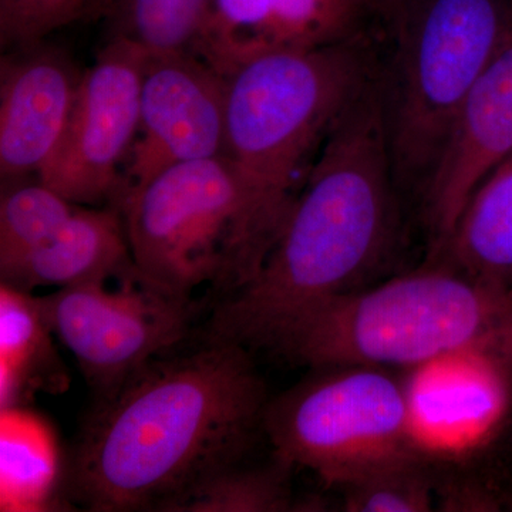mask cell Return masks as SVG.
<instances>
[{
  "instance_id": "1",
  "label": "cell",
  "mask_w": 512,
  "mask_h": 512,
  "mask_svg": "<svg viewBox=\"0 0 512 512\" xmlns=\"http://www.w3.org/2000/svg\"><path fill=\"white\" fill-rule=\"evenodd\" d=\"M268 403L238 343L207 338L194 352L158 356L99 399L74 444L69 494L93 512L161 511L244 460Z\"/></svg>"
},
{
  "instance_id": "2",
  "label": "cell",
  "mask_w": 512,
  "mask_h": 512,
  "mask_svg": "<svg viewBox=\"0 0 512 512\" xmlns=\"http://www.w3.org/2000/svg\"><path fill=\"white\" fill-rule=\"evenodd\" d=\"M399 190L377 70L320 147L261 268L215 308L208 338L266 348L296 316L360 289L396 244Z\"/></svg>"
},
{
  "instance_id": "3",
  "label": "cell",
  "mask_w": 512,
  "mask_h": 512,
  "mask_svg": "<svg viewBox=\"0 0 512 512\" xmlns=\"http://www.w3.org/2000/svg\"><path fill=\"white\" fill-rule=\"evenodd\" d=\"M266 349L312 369L420 367L461 355L512 362V292L433 259L313 306Z\"/></svg>"
},
{
  "instance_id": "4",
  "label": "cell",
  "mask_w": 512,
  "mask_h": 512,
  "mask_svg": "<svg viewBox=\"0 0 512 512\" xmlns=\"http://www.w3.org/2000/svg\"><path fill=\"white\" fill-rule=\"evenodd\" d=\"M119 211L141 281L183 296L247 284L288 218L228 156L168 168L128 190Z\"/></svg>"
},
{
  "instance_id": "5",
  "label": "cell",
  "mask_w": 512,
  "mask_h": 512,
  "mask_svg": "<svg viewBox=\"0 0 512 512\" xmlns=\"http://www.w3.org/2000/svg\"><path fill=\"white\" fill-rule=\"evenodd\" d=\"M387 26V143L399 187L423 194L458 111L512 32V0H406Z\"/></svg>"
},
{
  "instance_id": "6",
  "label": "cell",
  "mask_w": 512,
  "mask_h": 512,
  "mask_svg": "<svg viewBox=\"0 0 512 512\" xmlns=\"http://www.w3.org/2000/svg\"><path fill=\"white\" fill-rule=\"evenodd\" d=\"M379 66L365 35L239 67L227 76V156L289 214L313 153Z\"/></svg>"
},
{
  "instance_id": "7",
  "label": "cell",
  "mask_w": 512,
  "mask_h": 512,
  "mask_svg": "<svg viewBox=\"0 0 512 512\" xmlns=\"http://www.w3.org/2000/svg\"><path fill=\"white\" fill-rule=\"evenodd\" d=\"M412 393L386 369H319L268 403L264 431L275 457L340 488L419 461Z\"/></svg>"
},
{
  "instance_id": "8",
  "label": "cell",
  "mask_w": 512,
  "mask_h": 512,
  "mask_svg": "<svg viewBox=\"0 0 512 512\" xmlns=\"http://www.w3.org/2000/svg\"><path fill=\"white\" fill-rule=\"evenodd\" d=\"M42 298L55 336L66 346L99 399L109 397L190 333L197 305L140 279L117 289L93 282Z\"/></svg>"
},
{
  "instance_id": "9",
  "label": "cell",
  "mask_w": 512,
  "mask_h": 512,
  "mask_svg": "<svg viewBox=\"0 0 512 512\" xmlns=\"http://www.w3.org/2000/svg\"><path fill=\"white\" fill-rule=\"evenodd\" d=\"M148 52L126 39H109L84 70L72 111L52 156L37 177L83 207L119 210L126 164L140 120Z\"/></svg>"
},
{
  "instance_id": "10",
  "label": "cell",
  "mask_w": 512,
  "mask_h": 512,
  "mask_svg": "<svg viewBox=\"0 0 512 512\" xmlns=\"http://www.w3.org/2000/svg\"><path fill=\"white\" fill-rule=\"evenodd\" d=\"M227 106V76L201 57L148 53L138 130L123 170L126 192L174 165L227 156Z\"/></svg>"
},
{
  "instance_id": "11",
  "label": "cell",
  "mask_w": 512,
  "mask_h": 512,
  "mask_svg": "<svg viewBox=\"0 0 512 512\" xmlns=\"http://www.w3.org/2000/svg\"><path fill=\"white\" fill-rule=\"evenodd\" d=\"M370 19L367 0H212L191 52L229 76L264 56L365 36Z\"/></svg>"
},
{
  "instance_id": "12",
  "label": "cell",
  "mask_w": 512,
  "mask_h": 512,
  "mask_svg": "<svg viewBox=\"0 0 512 512\" xmlns=\"http://www.w3.org/2000/svg\"><path fill=\"white\" fill-rule=\"evenodd\" d=\"M512 154V32L458 111L423 204L433 252L447 241L474 191Z\"/></svg>"
},
{
  "instance_id": "13",
  "label": "cell",
  "mask_w": 512,
  "mask_h": 512,
  "mask_svg": "<svg viewBox=\"0 0 512 512\" xmlns=\"http://www.w3.org/2000/svg\"><path fill=\"white\" fill-rule=\"evenodd\" d=\"M72 56L47 40L0 59V178L25 180L52 156L82 80Z\"/></svg>"
},
{
  "instance_id": "14",
  "label": "cell",
  "mask_w": 512,
  "mask_h": 512,
  "mask_svg": "<svg viewBox=\"0 0 512 512\" xmlns=\"http://www.w3.org/2000/svg\"><path fill=\"white\" fill-rule=\"evenodd\" d=\"M140 279L121 212L79 205L49 241L16 261L0 265L2 284L32 292L70 288L109 279Z\"/></svg>"
},
{
  "instance_id": "15",
  "label": "cell",
  "mask_w": 512,
  "mask_h": 512,
  "mask_svg": "<svg viewBox=\"0 0 512 512\" xmlns=\"http://www.w3.org/2000/svg\"><path fill=\"white\" fill-rule=\"evenodd\" d=\"M433 259L512 292V154L474 191Z\"/></svg>"
},
{
  "instance_id": "16",
  "label": "cell",
  "mask_w": 512,
  "mask_h": 512,
  "mask_svg": "<svg viewBox=\"0 0 512 512\" xmlns=\"http://www.w3.org/2000/svg\"><path fill=\"white\" fill-rule=\"evenodd\" d=\"M42 298L0 282V407L20 406L46 384L66 383Z\"/></svg>"
},
{
  "instance_id": "17",
  "label": "cell",
  "mask_w": 512,
  "mask_h": 512,
  "mask_svg": "<svg viewBox=\"0 0 512 512\" xmlns=\"http://www.w3.org/2000/svg\"><path fill=\"white\" fill-rule=\"evenodd\" d=\"M291 466L275 457L264 467L242 461L210 474L164 505L165 512H284L295 510Z\"/></svg>"
},
{
  "instance_id": "18",
  "label": "cell",
  "mask_w": 512,
  "mask_h": 512,
  "mask_svg": "<svg viewBox=\"0 0 512 512\" xmlns=\"http://www.w3.org/2000/svg\"><path fill=\"white\" fill-rule=\"evenodd\" d=\"M40 427L19 407L2 410V505L6 510H42L52 494L55 448Z\"/></svg>"
},
{
  "instance_id": "19",
  "label": "cell",
  "mask_w": 512,
  "mask_h": 512,
  "mask_svg": "<svg viewBox=\"0 0 512 512\" xmlns=\"http://www.w3.org/2000/svg\"><path fill=\"white\" fill-rule=\"evenodd\" d=\"M212 0H113L109 39H126L148 53L191 52Z\"/></svg>"
},
{
  "instance_id": "20",
  "label": "cell",
  "mask_w": 512,
  "mask_h": 512,
  "mask_svg": "<svg viewBox=\"0 0 512 512\" xmlns=\"http://www.w3.org/2000/svg\"><path fill=\"white\" fill-rule=\"evenodd\" d=\"M77 207L39 177L2 183L0 265L16 261L49 241Z\"/></svg>"
},
{
  "instance_id": "21",
  "label": "cell",
  "mask_w": 512,
  "mask_h": 512,
  "mask_svg": "<svg viewBox=\"0 0 512 512\" xmlns=\"http://www.w3.org/2000/svg\"><path fill=\"white\" fill-rule=\"evenodd\" d=\"M350 512H424L433 510V484L419 461L399 464L343 488Z\"/></svg>"
},
{
  "instance_id": "22",
  "label": "cell",
  "mask_w": 512,
  "mask_h": 512,
  "mask_svg": "<svg viewBox=\"0 0 512 512\" xmlns=\"http://www.w3.org/2000/svg\"><path fill=\"white\" fill-rule=\"evenodd\" d=\"M106 0H0V47L30 45L47 39L90 15H104Z\"/></svg>"
},
{
  "instance_id": "23",
  "label": "cell",
  "mask_w": 512,
  "mask_h": 512,
  "mask_svg": "<svg viewBox=\"0 0 512 512\" xmlns=\"http://www.w3.org/2000/svg\"><path fill=\"white\" fill-rule=\"evenodd\" d=\"M404 2L406 0H367V5L375 18L389 25L390 20L394 18L397 10L402 8Z\"/></svg>"
},
{
  "instance_id": "24",
  "label": "cell",
  "mask_w": 512,
  "mask_h": 512,
  "mask_svg": "<svg viewBox=\"0 0 512 512\" xmlns=\"http://www.w3.org/2000/svg\"><path fill=\"white\" fill-rule=\"evenodd\" d=\"M111 2H113V0H106V10H107V8H109ZM104 13H106V12H104Z\"/></svg>"
}]
</instances>
